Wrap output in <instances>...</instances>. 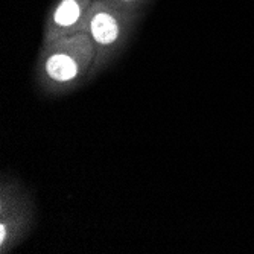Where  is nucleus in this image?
<instances>
[{
	"label": "nucleus",
	"mask_w": 254,
	"mask_h": 254,
	"mask_svg": "<svg viewBox=\"0 0 254 254\" xmlns=\"http://www.w3.org/2000/svg\"><path fill=\"white\" fill-rule=\"evenodd\" d=\"M91 34H93L96 41L102 44H110L118 38V23L110 14L101 12L91 20Z\"/></svg>",
	"instance_id": "f257e3e1"
},
{
	"label": "nucleus",
	"mask_w": 254,
	"mask_h": 254,
	"mask_svg": "<svg viewBox=\"0 0 254 254\" xmlns=\"http://www.w3.org/2000/svg\"><path fill=\"white\" fill-rule=\"evenodd\" d=\"M46 70H48L49 76L54 78L55 81L64 82V81H70L76 76L78 67H76V63L70 57L54 55L49 58Z\"/></svg>",
	"instance_id": "f03ea898"
},
{
	"label": "nucleus",
	"mask_w": 254,
	"mask_h": 254,
	"mask_svg": "<svg viewBox=\"0 0 254 254\" xmlns=\"http://www.w3.org/2000/svg\"><path fill=\"white\" fill-rule=\"evenodd\" d=\"M79 17V6L75 0H64L55 12V21L61 26H70Z\"/></svg>",
	"instance_id": "7ed1b4c3"
},
{
	"label": "nucleus",
	"mask_w": 254,
	"mask_h": 254,
	"mask_svg": "<svg viewBox=\"0 0 254 254\" xmlns=\"http://www.w3.org/2000/svg\"><path fill=\"white\" fill-rule=\"evenodd\" d=\"M5 235H6L5 233V225H2V227H0V241H2V242L5 241Z\"/></svg>",
	"instance_id": "20e7f679"
}]
</instances>
